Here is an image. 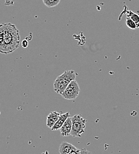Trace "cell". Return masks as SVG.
I'll return each mask as SVG.
<instances>
[{"mask_svg":"<svg viewBox=\"0 0 139 154\" xmlns=\"http://www.w3.org/2000/svg\"><path fill=\"white\" fill-rule=\"evenodd\" d=\"M19 30L11 23L0 24V53L8 55L14 52L20 46Z\"/></svg>","mask_w":139,"mask_h":154,"instance_id":"1","label":"cell"},{"mask_svg":"<svg viewBox=\"0 0 139 154\" xmlns=\"http://www.w3.org/2000/svg\"><path fill=\"white\" fill-rule=\"evenodd\" d=\"M77 73L73 70L64 71L57 77L54 82V90L61 95L69 84L73 80H76Z\"/></svg>","mask_w":139,"mask_h":154,"instance_id":"2","label":"cell"},{"mask_svg":"<svg viewBox=\"0 0 139 154\" xmlns=\"http://www.w3.org/2000/svg\"><path fill=\"white\" fill-rule=\"evenodd\" d=\"M72 129L71 136L80 137L84 132L86 127L87 120L84 119L81 115H76L71 117Z\"/></svg>","mask_w":139,"mask_h":154,"instance_id":"3","label":"cell"},{"mask_svg":"<svg viewBox=\"0 0 139 154\" xmlns=\"http://www.w3.org/2000/svg\"><path fill=\"white\" fill-rule=\"evenodd\" d=\"M80 88L76 80L72 81L67 86L61 96L68 100H73L76 99L79 95Z\"/></svg>","mask_w":139,"mask_h":154,"instance_id":"4","label":"cell"},{"mask_svg":"<svg viewBox=\"0 0 139 154\" xmlns=\"http://www.w3.org/2000/svg\"><path fill=\"white\" fill-rule=\"evenodd\" d=\"M72 129V120L71 117H69L65 122L62 126L60 129V135L61 136L66 137L71 135Z\"/></svg>","mask_w":139,"mask_h":154,"instance_id":"5","label":"cell"},{"mask_svg":"<svg viewBox=\"0 0 139 154\" xmlns=\"http://www.w3.org/2000/svg\"><path fill=\"white\" fill-rule=\"evenodd\" d=\"M61 115L57 112H52L46 117V126L51 129L58 121Z\"/></svg>","mask_w":139,"mask_h":154,"instance_id":"6","label":"cell"},{"mask_svg":"<svg viewBox=\"0 0 139 154\" xmlns=\"http://www.w3.org/2000/svg\"><path fill=\"white\" fill-rule=\"evenodd\" d=\"M77 149L71 143L67 142H63L61 143L59 147V152L60 154H69L71 151Z\"/></svg>","mask_w":139,"mask_h":154,"instance_id":"7","label":"cell"},{"mask_svg":"<svg viewBox=\"0 0 139 154\" xmlns=\"http://www.w3.org/2000/svg\"><path fill=\"white\" fill-rule=\"evenodd\" d=\"M69 117H71L69 112H66L62 115H61L58 121L56 122V123L54 125V126L51 129L52 131L60 130L62 126V125L65 123V122L67 120V119Z\"/></svg>","mask_w":139,"mask_h":154,"instance_id":"8","label":"cell"},{"mask_svg":"<svg viewBox=\"0 0 139 154\" xmlns=\"http://www.w3.org/2000/svg\"><path fill=\"white\" fill-rule=\"evenodd\" d=\"M127 17L132 20L137 24V28H139V16L137 14L130 10L127 12Z\"/></svg>","mask_w":139,"mask_h":154,"instance_id":"9","label":"cell"},{"mask_svg":"<svg viewBox=\"0 0 139 154\" xmlns=\"http://www.w3.org/2000/svg\"><path fill=\"white\" fill-rule=\"evenodd\" d=\"M43 4L48 8L56 7L60 4L61 0H42Z\"/></svg>","mask_w":139,"mask_h":154,"instance_id":"10","label":"cell"},{"mask_svg":"<svg viewBox=\"0 0 139 154\" xmlns=\"http://www.w3.org/2000/svg\"><path fill=\"white\" fill-rule=\"evenodd\" d=\"M125 24H126V26H127V27L131 30H134L136 29H137V24L132 20L130 19L128 17H127V18H126Z\"/></svg>","mask_w":139,"mask_h":154,"instance_id":"11","label":"cell"},{"mask_svg":"<svg viewBox=\"0 0 139 154\" xmlns=\"http://www.w3.org/2000/svg\"><path fill=\"white\" fill-rule=\"evenodd\" d=\"M81 152L80 154H92V153L89 151H87L86 149L85 148H82L80 149Z\"/></svg>","mask_w":139,"mask_h":154,"instance_id":"12","label":"cell"},{"mask_svg":"<svg viewBox=\"0 0 139 154\" xmlns=\"http://www.w3.org/2000/svg\"><path fill=\"white\" fill-rule=\"evenodd\" d=\"M21 45H22V46H23V48H27V47L28 46V42H27V40H23L22 42H21Z\"/></svg>","mask_w":139,"mask_h":154,"instance_id":"13","label":"cell"},{"mask_svg":"<svg viewBox=\"0 0 139 154\" xmlns=\"http://www.w3.org/2000/svg\"><path fill=\"white\" fill-rule=\"evenodd\" d=\"M80 152H81L80 149H77L76 150H74V151H71L69 154H80Z\"/></svg>","mask_w":139,"mask_h":154,"instance_id":"14","label":"cell"}]
</instances>
